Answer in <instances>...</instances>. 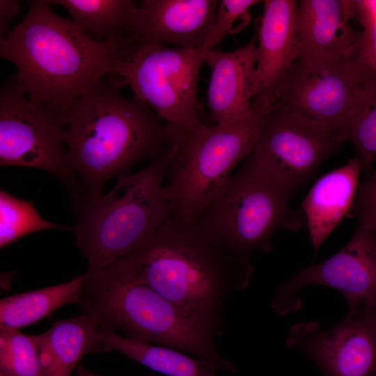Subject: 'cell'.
<instances>
[{"label": "cell", "mask_w": 376, "mask_h": 376, "mask_svg": "<svg viewBox=\"0 0 376 376\" xmlns=\"http://www.w3.org/2000/svg\"><path fill=\"white\" fill-rule=\"evenodd\" d=\"M28 11L0 40L1 57L17 69L22 91L65 127L81 98L106 75L115 73V40H95L46 1H28Z\"/></svg>", "instance_id": "obj_1"}, {"label": "cell", "mask_w": 376, "mask_h": 376, "mask_svg": "<svg viewBox=\"0 0 376 376\" xmlns=\"http://www.w3.org/2000/svg\"><path fill=\"white\" fill-rule=\"evenodd\" d=\"M121 259L136 279L168 300L218 322L226 299L249 286L253 270L249 256L218 242L198 223L172 216Z\"/></svg>", "instance_id": "obj_2"}, {"label": "cell", "mask_w": 376, "mask_h": 376, "mask_svg": "<svg viewBox=\"0 0 376 376\" xmlns=\"http://www.w3.org/2000/svg\"><path fill=\"white\" fill-rule=\"evenodd\" d=\"M111 77L78 100L63 130L70 163L86 197L103 193L113 178L159 157L171 146L164 121L144 102L127 97ZM82 196V197H83Z\"/></svg>", "instance_id": "obj_3"}, {"label": "cell", "mask_w": 376, "mask_h": 376, "mask_svg": "<svg viewBox=\"0 0 376 376\" xmlns=\"http://www.w3.org/2000/svg\"><path fill=\"white\" fill-rule=\"evenodd\" d=\"M85 274L79 305L101 329L205 359L218 370L236 372L216 347L222 322L198 317L168 300L136 279L121 258Z\"/></svg>", "instance_id": "obj_4"}, {"label": "cell", "mask_w": 376, "mask_h": 376, "mask_svg": "<svg viewBox=\"0 0 376 376\" xmlns=\"http://www.w3.org/2000/svg\"><path fill=\"white\" fill-rule=\"evenodd\" d=\"M171 146L141 171L117 178L107 194L72 201L76 244L94 273L139 247L171 216L164 182Z\"/></svg>", "instance_id": "obj_5"}, {"label": "cell", "mask_w": 376, "mask_h": 376, "mask_svg": "<svg viewBox=\"0 0 376 376\" xmlns=\"http://www.w3.org/2000/svg\"><path fill=\"white\" fill-rule=\"evenodd\" d=\"M293 193L279 183L256 161L252 152L243 160L198 224L212 238L232 251L249 256L272 249L278 229L298 232L304 225L302 211L290 205Z\"/></svg>", "instance_id": "obj_6"}, {"label": "cell", "mask_w": 376, "mask_h": 376, "mask_svg": "<svg viewBox=\"0 0 376 376\" xmlns=\"http://www.w3.org/2000/svg\"><path fill=\"white\" fill-rule=\"evenodd\" d=\"M263 114L208 125L201 121L171 146L164 191L171 216L198 223L233 169L253 151Z\"/></svg>", "instance_id": "obj_7"}, {"label": "cell", "mask_w": 376, "mask_h": 376, "mask_svg": "<svg viewBox=\"0 0 376 376\" xmlns=\"http://www.w3.org/2000/svg\"><path fill=\"white\" fill-rule=\"evenodd\" d=\"M204 64L201 48L159 44L122 45L111 77L146 103L166 124L171 145L199 123L197 90Z\"/></svg>", "instance_id": "obj_8"}, {"label": "cell", "mask_w": 376, "mask_h": 376, "mask_svg": "<svg viewBox=\"0 0 376 376\" xmlns=\"http://www.w3.org/2000/svg\"><path fill=\"white\" fill-rule=\"evenodd\" d=\"M64 125L33 104L13 76L0 91V165L45 171L68 190L71 200L84 196L63 141Z\"/></svg>", "instance_id": "obj_9"}, {"label": "cell", "mask_w": 376, "mask_h": 376, "mask_svg": "<svg viewBox=\"0 0 376 376\" xmlns=\"http://www.w3.org/2000/svg\"><path fill=\"white\" fill-rule=\"evenodd\" d=\"M375 100L376 89L364 83L349 59L318 65L297 62L272 107L319 122L347 141Z\"/></svg>", "instance_id": "obj_10"}, {"label": "cell", "mask_w": 376, "mask_h": 376, "mask_svg": "<svg viewBox=\"0 0 376 376\" xmlns=\"http://www.w3.org/2000/svg\"><path fill=\"white\" fill-rule=\"evenodd\" d=\"M345 141L319 122L272 107L263 114L252 154L273 178L294 194Z\"/></svg>", "instance_id": "obj_11"}, {"label": "cell", "mask_w": 376, "mask_h": 376, "mask_svg": "<svg viewBox=\"0 0 376 376\" xmlns=\"http://www.w3.org/2000/svg\"><path fill=\"white\" fill-rule=\"evenodd\" d=\"M319 285L344 296L349 312L376 310V235L358 223L348 242L336 253L318 264L304 268L279 286L271 302L279 315L297 311L298 292Z\"/></svg>", "instance_id": "obj_12"}, {"label": "cell", "mask_w": 376, "mask_h": 376, "mask_svg": "<svg viewBox=\"0 0 376 376\" xmlns=\"http://www.w3.org/2000/svg\"><path fill=\"white\" fill-rule=\"evenodd\" d=\"M287 344L309 357L327 376H376V313L355 311L336 326L295 324Z\"/></svg>", "instance_id": "obj_13"}, {"label": "cell", "mask_w": 376, "mask_h": 376, "mask_svg": "<svg viewBox=\"0 0 376 376\" xmlns=\"http://www.w3.org/2000/svg\"><path fill=\"white\" fill-rule=\"evenodd\" d=\"M218 3L217 0H143L118 37V42L199 49L210 33Z\"/></svg>", "instance_id": "obj_14"}, {"label": "cell", "mask_w": 376, "mask_h": 376, "mask_svg": "<svg viewBox=\"0 0 376 376\" xmlns=\"http://www.w3.org/2000/svg\"><path fill=\"white\" fill-rule=\"evenodd\" d=\"M257 36L254 107L263 114L275 103L298 60L297 8L294 0H266Z\"/></svg>", "instance_id": "obj_15"}, {"label": "cell", "mask_w": 376, "mask_h": 376, "mask_svg": "<svg viewBox=\"0 0 376 376\" xmlns=\"http://www.w3.org/2000/svg\"><path fill=\"white\" fill-rule=\"evenodd\" d=\"M257 36L233 51L212 49L204 56L210 70L207 104L216 124L237 122L258 111L256 90Z\"/></svg>", "instance_id": "obj_16"}, {"label": "cell", "mask_w": 376, "mask_h": 376, "mask_svg": "<svg viewBox=\"0 0 376 376\" xmlns=\"http://www.w3.org/2000/svg\"><path fill=\"white\" fill-rule=\"evenodd\" d=\"M350 0H301L297 8V62L326 65L349 59L360 31Z\"/></svg>", "instance_id": "obj_17"}, {"label": "cell", "mask_w": 376, "mask_h": 376, "mask_svg": "<svg viewBox=\"0 0 376 376\" xmlns=\"http://www.w3.org/2000/svg\"><path fill=\"white\" fill-rule=\"evenodd\" d=\"M363 165L358 155L319 178L301 203L313 256L347 215L354 203Z\"/></svg>", "instance_id": "obj_18"}, {"label": "cell", "mask_w": 376, "mask_h": 376, "mask_svg": "<svg viewBox=\"0 0 376 376\" xmlns=\"http://www.w3.org/2000/svg\"><path fill=\"white\" fill-rule=\"evenodd\" d=\"M100 329L82 314L57 321L38 335L44 376H71L84 355L102 352Z\"/></svg>", "instance_id": "obj_19"}, {"label": "cell", "mask_w": 376, "mask_h": 376, "mask_svg": "<svg viewBox=\"0 0 376 376\" xmlns=\"http://www.w3.org/2000/svg\"><path fill=\"white\" fill-rule=\"evenodd\" d=\"M102 352L118 351L128 358L166 376H215L212 362L182 351L125 337L100 329Z\"/></svg>", "instance_id": "obj_20"}, {"label": "cell", "mask_w": 376, "mask_h": 376, "mask_svg": "<svg viewBox=\"0 0 376 376\" xmlns=\"http://www.w3.org/2000/svg\"><path fill=\"white\" fill-rule=\"evenodd\" d=\"M86 274L59 285L4 297L0 301V327L19 329L47 317L56 309L79 304Z\"/></svg>", "instance_id": "obj_21"}, {"label": "cell", "mask_w": 376, "mask_h": 376, "mask_svg": "<svg viewBox=\"0 0 376 376\" xmlns=\"http://www.w3.org/2000/svg\"><path fill=\"white\" fill-rule=\"evenodd\" d=\"M95 40H115L128 26L137 6L131 0H51Z\"/></svg>", "instance_id": "obj_22"}, {"label": "cell", "mask_w": 376, "mask_h": 376, "mask_svg": "<svg viewBox=\"0 0 376 376\" xmlns=\"http://www.w3.org/2000/svg\"><path fill=\"white\" fill-rule=\"evenodd\" d=\"M49 229L72 231V226L57 225L45 219L33 203L0 191V246L3 248L29 234Z\"/></svg>", "instance_id": "obj_23"}, {"label": "cell", "mask_w": 376, "mask_h": 376, "mask_svg": "<svg viewBox=\"0 0 376 376\" xmlns=\"http://www.w3.org/2000/svg\"><path fill=\"white\" fill-rule=\"evenodd\" d=\"M0 376H44L38 335L0 327Z\"/></svg>", "instance_id": "obj_24"}, {"label": "cell", "mask_w": 376, "mask_h": 376, "mask_svg": "<svg viewBox=\"0 0 376 376\" xmlns=\"http://www.w3.org/2000/svg\"><path fill=\"white\" fill-rule=\"evenodd\" d=\"M353 19L362 27L349 58L360 77L376 89V0H351Z\"/></svg>", "instance_id": "obj_25"}, {"label": "cell", "mask_w": 376, "mask_h": 376, "mask_svg": "<svg viewBox=\"0 0 376 376\" xmlns=\"http://www.w3.org/2000/svg\"><path fill=\"white\" fill-rule=\"evenodd\" d=\"M260 2L258 0L219 1L212 26L201 47L203 55L205 56L214 49L227 35L244 29L251 19L249 10Z\"/></svg>", "instance_id": "obj_26"}, {"label": "cell", "mask_w": 376, "mask_h": 376, "mask_svg": "<svg viewBox=\"0 0 376 376\" xmlns=\"http://www.w3.org/2000/svg\"><path fill=\"white\" fill-rule=\"evenodd\" d=\"M348 140L354 145L363 169L369 171L376 156V100L355 125Z\"/></svg>", "instance_id": "obj_27"}, {"label": "cell", "mask_w": 376, "mask_h": 376, "mask_svg": "<svg viewBox=\"0 0 376 376\" xmlns=\"http://www.w3.org/2000/svg\"><path fill=\"white\" fill-rule=\"evenodd\" d=\"M349 217H354L376 235V171L359 186Z\"/></svg>", "instance_id": "obj_28"}, {"label": "cell", "mask_w": 376, "mask_h": 376, "mask_svg": "<svg viewBox=\"0 0 376 376\" xmlns=\"http://www.w3.org/2000/svg\"><path fill=\"white\" fill-rule=\"evenodd\" d=\"M20 10V3L17 0L0 1V40L8 36L11 31L9 23Z\"/></svg>", "instance_id": "obj_29"}, {"label": "cell", "mask_w": 376, "mask_h": 376, "mask_svg": "<svg viewBox=\"0 0 376 376\" xmlns=\"http://www.w3.org/2000/svg\"><path fill=\"white\" fill-rule=\"evenodd\" d=\"M76 375L77 376H106L101 375L98 374H95L90 372L86 368H85L81 363H79L76 368Z\"/></svg>", "instance_id": "obj_30"}, {"label": "cell", "mask_w": 376, "mask_h": 376, "mask_svg": "<svg viewBox=\"0 0 376 376\" xmlns=\"http://www.w3.org/2000/svg\"><path fill=\"white\" fill-rule=\"evenodd\" d=\"M375 313H376V310H375Z\"/></svg>", "instance_id": "obj_31"}]
</instances>
